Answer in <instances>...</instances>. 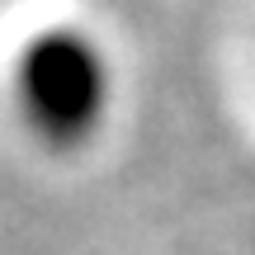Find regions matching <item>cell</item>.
Returning <instances> with one entry per match:
<instances>
[{
	"label": "cell",
	"mask_w": 255,
	"mask_h": 255,
	"mask_svg": "<svg viewBox=\"0 0 255 255\" xmlns=\"http://www.w3.org/2000/svg\"><path fill=\"white\" fill-rule=\"evenodd\" d=\"M100 90H104L100 62L81 38L57 33L38 43L24 62V100L52 137L81 132L100 109Z\"/></svg>",
	"instance_id": "1"
}]
</instances>
